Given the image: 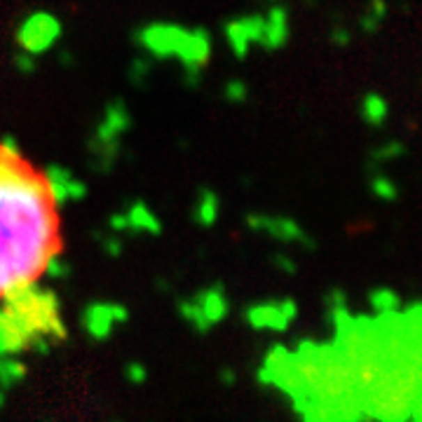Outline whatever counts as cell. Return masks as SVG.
Wrapping results in <instances>:
<instances>
[{"instance_id":"obj_10","label":"cell","mask_w":422,"mask_h":422,"mask_svg":"<svg viewBox=\"0 0 422 422\" xmlns=\"http://www.w3.org/2000/svg\"><path fill=\"white\" fill-rule=\"evenodd\" d=\"M387 17V3L385 0H370L368 3V8H366V12H364V17H361V22H359V26H361V31L364 33H375V31L380 29V24H382V19Z\"/></svg>"},{"instance_id":"obj_9","label":"cell","mask_w":422,"mask_h":422,"mask_svg":"<svg viewBox=\"0 0 422 422\" xmlns=\"http://www.w3.org/2000/svg\"><path fill=\"white\" fill-rule=\"evenodd\" d=\"M226 38H228L230 47H233L235 56H237L240 61L247 59L249 47H251V40H249L247 29H244V24H242V19H233V22L226 24Z\"/></svg>"},{"instance_id":"obj_11","label":"cell","mask_w":422,"mask_h":422,"mask_svg":"<svg viewBox=\"0 0 422 422\" xmlns=\"http://www.w3.org/2000/svg\"><path fill=\"white\" fill-rule=\"evenodd\" d=\"M242 24L247 29V36L251 45H260L263 42V33H265V17L263 15H249V17H242Z\"/></svg>"},{"instance_id":"obj_17","label":"cell","mask_w":422,"mask_h":422,"mask_svg":"<svg viewBox=\"0 0 422 422\" xmlns=\"http://www.w3.org/2000/svg\"><path fill=\"white\" fill-rule=\"evenodd\" d=\"M373 305H378L380 310H392V308H396V296L394 293H389V291H380V293H375L373 296Z\"/></svg>"},{"instance_id":"obj_7","label":"cell","mask_w":422,"mask_h":422,"mask_svg":"<svg viewBox=\"0 0 422 422\" xmlns=\"http://www.w3.org/2000/svg\"><path fill=\"white\" fill-rule=\"evenodd\" d=\"M289 40V12H286L281 5H272L265 15V33L260 47L270 49H281Z\"/></svg>"},{"instance_id":"obj_13","label":"cell","mask_w":422,"mask_h":422,"mask_svg":"<svg viewBox=\"0 0 422 422\" xmlns=\"http://www.w3.org/2000/svg\"><path fill=\"white\" fill-rule=\"evenodd\" d=\"M223 97H226L230 104H242V101H247L249 97V87L242 80H230L226 82V87H223Z\"/></svg>"},{"instance_id":"obj_16","label":"cell","mask_w":422,"mask_h":422,"mask_svg":"<svg viewBox=\"0 0 422 422\" xmlns=\"http://www.w3.org/2000/svg\"><path fill=\"white\" fill-rule=\"evenodd\" d=\"M399 155H404V146L401 143H387V146H382V148L373 153L375 159H394Z\"/></svg>"},{"instance_id":"obj_5","label":"cell","mask_w":422,"mask_h":422,"mask_svg":"<svg viewBox=\"0 0 422 422\" xmlns=\"http://www.w3.org/2000/svg\"><path fill=\"white\" fill-rule=\"evenodd\" d=\"M61 38V22L49 12H33L22 22L17 31V42L22 52L31 56L45 54Z\"/></svg>"},{"instance_id":"obj_6","label":"cell","mask_w":422,"mask_h":422,"mask_svg":"<svg viewBox=\"0 0 422 422\" xmlns=\"http://www.w3.org/2000/svg\"><path fill=\"white\" fill-rule=\"evenodd\" d=\"M130 127H132V115L127 111L125 101L113 99L111 104L106 106L104 120H101V125L97 127V134H94V148H97V153L111 159L115 148H118L120 134H125Z\"/></svg>"},{"instance_id":"obj_18","label":"cell","mask_w":422,"mask_h":422,"mask_svg":"<svg viewBox=\"0 0 422 422\" xmlns=\"http://www.w3.org/2000/svg\"><path fill=\"white\" fill-rule=\"evenodd\" d=\"M331 42L338 45V47H345V45L350 42V31L347 29H334L331 31Z\"/></svg>"},{"instance_id":"obj_14","label":"cell","mask_w":422,"mask_h":422,"mask_svg":"<svg viewBox=\"0 0 422 422\" xmlns=\"http://www.w3.org/2000/svg\"><path fill=\"white\" fill-rule=\"evenodd\" d=\"M370 188H373V193L380 197V200H394L396 195V185H394V181H389L387 176H382V174H378L373 178V183H370Z\"/></svg>"},{"instance_id":"obj_4","label":"cell","mask_w":422,"mask_h":422,"mask_svg":"<svg viewBox=\"0 0 422 422\" xmlns=\"http://www.w3.org/2000/svg\"><path fill=\"white\" fill-rule=\"evenodd\" d=\"M134 40L146 54L155 59H174L181 61L185 85L195 87L200 82L202 68L207 66L211 54V36L207 29H183L178 24L155 22L139 29Z\"/></svg>"},{"instance_id":"obj_3","label":"cell","mask_w":422,"mask_h":422,"mask_svg":"<svg viewBox=\"0 0 422 422\" xmlns=\"http://www.w3.org/2000/svg\"><path fill=\"white\" fill-rule=\"evenodd\" d=\"M422 404V364L401 361L389 366L361 401L366 420L408 422Z\"/></svg>"},{"instance_id":"obj_15","label":"cell","mask_w":422,"mask_h":422,"mask_svg":"<svg viewBox=\"0 0 422 422\" xmlns=\"http://www.w3.org/2000/svg\"><path fill=\"white\" fill-rule=\"evenodd\" d=\"M15 66L19 68V73L31 75V73H36L38 61H36V56H31V54H26V52H17V54H15Z\"/></svg>"},{"instance_id":"obj_2","label":"cell","mask_w":422,"mask_h":422,"mask_svg":"<svg viewBox=\"0 0 422 422\" xmlns=\"http://www.w3.org/2000/svg\"><path fill=\"white\" fill-rule=\"evenodd\" d=\"M61 334L56 300L49 293L36 291V286L22 289L5 298V308L0 312V350L17 352L40 341V336Z\"/></svg>"},{"instance_id":"obj_1","label":"cell","mask_w":422,"mask_h":422,"mask_svg":"<svg viewBox=\"0 0 422 422\" xmlns=\"http://www.w3.org/2000/svg\"><path fill=\"white\" fill-rule=\"evenodd\" d=\"M59 207L47 176L0 141V300L36 286L61 253Z\"/></svg>"},{"instance_id":"obj_12","label":"cell","mask_w":422,"mask_h":422,"mask_svg":"<svg viewBox=\"0 0 422 422\" xmlns=\"http://www.w3.org/2000/svg\"><path fill=\"white\" fill-rule=\"evenodd\" d=\"M150 70H153L150 59H146V56H136L130 66V80L134 82V85H143V82L148 80Z\"/></svg>"},{"instance_id":"obj_8","label":"cell","mask_w":422,"mask_h":422,"mask_svg":"<svg viewBox=\"0 0 422 422\" xmlns=\"http://www.w3.org/2000/svg\"><path fill=\"white\" fill-rule=\"evenodd\" d=\"M389 115V104L385 101V97L375 92H368L366 97L361 99V118L364 123L370 127H380L387 120Z\"/></svg>"}]
</instances>
